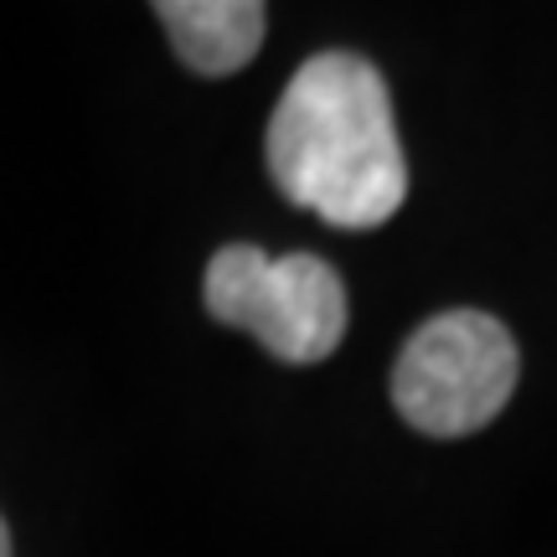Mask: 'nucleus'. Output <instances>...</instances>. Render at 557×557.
I'll use <instances>...</instances> for the list:
<instances>
[{"mask_svg": "<svg viewBox=\"0 0 557 557\" xmlns=\"http://www.w3.org/2000/svg\"><path fill=\"white\" fill-rule=\"evenodd\" d=\"M269 176L331 227H382L408 197V160L377 62L320 52L299 67L263 135Z\"/></svg>", "mask_w": 557, "mask_h": 557, "instance_id": "f257e3e1", "label": "nucleus"}, {"mask_svg": "<svg viewBox=\"0 0 557 557\" xmlns=\"http://www.w3.org/2000/svg\"><path fill=\"white\" fill-rule=\"evenodd\" d=\"M0 557H11V532H5V521H0Z\"/></svg>", "mask_w": 557, "mask_h": 557, "instance_id": "39448f33", "label": "nucleus"}, {"mask_svg": "<svg viewBox=\"0 0 557 557\" xmlns=\"http://www.w3.org/2000/svg\"><path fill=\"white\" fill-rule=\"evenodd\" d=\"M207 310L222 325H238L263 341L278 361H325L346 336V284L315 253H284L269 259L253 243H227L207 263Z\"/></svg>", "mask_w": 557, "mask_h": 557, "instance_id": "7ed1b4c3", "label": "nucleus"}, {"mask_svg": "<svg viewBox=\"0 0 557 557\" xmlns=\"http://www.w3.org/2000/svg\"><path fill=\"white\" fill-rule=\"evenodd\" d=\"M156 16L176 58L201 78H227L248 67L269 32L259 0H160Z\"/></svg>", "mask_w": 557, "mask_h": 557, "instance_id": "20e7f679", "label": "nucleus"}, {"mask_svg": "<svg viewBox=\"0 0 557 557\" xmlns=\"http://www.w3.org/2000/svg\"><path fill=\"white\" fill-rule=\"evenodd\" d=\"M521 377L517 336L485 310H444L418 325L393 367L398 413L429 438H465L511 403Z\"/></svg>", "mask_w": 557, "mask_h": 557, "instance_id": "f03ea898", "label": "nucleus"}]
</instances>
